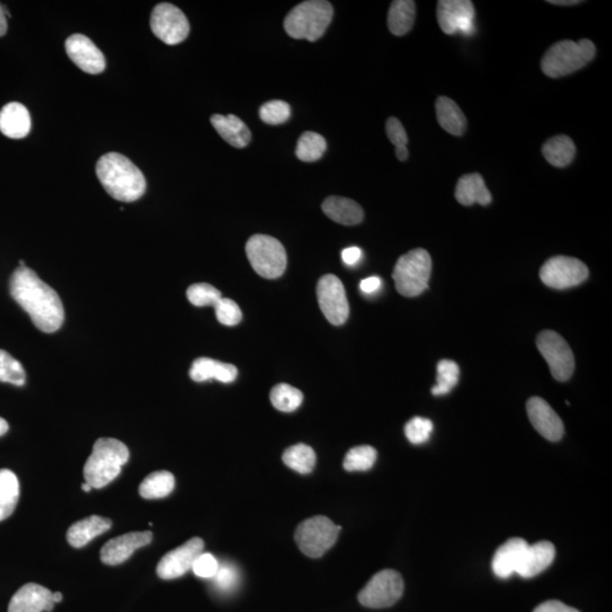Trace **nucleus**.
Listing matches in <instances>:
<instances>
[{"instance_id":"48","label":"nucleus","mask_w":612,"mask_h":612,"mask_svg":"<svg viewBox=\"0 0 612 612\" xmlns=\"http://www.w3.org/2000/svg\"><path fill=\"white\" fill-rule=\"evenodd\" d=\"M382 287V279L379 277H369L362 281L360 288L364 294H374Z\"/></svg>"},{"instance_id":"52","label":"nucleus","mask_w":612,"mask_h":612,"mask_svg":"<svg viewBox=\"0 0 612 612\" xmlns=\"http://www.w3.org/2000/svg\"><path fill=\"white\" fill-rule=\"evenodd\" d=\"M52 600H54L55 603L60 602L63 600V594L60 592L52 593Z\"/></svg>"},{"instance_id":"17","label":"nucleus","mask_w":612,"mask_h":612,"mask_svg":"<svg viewBox=\"0 0 612 612\" xmlns=\"http://www.w3.org/2000/svg\"><path fill=\"white\" fill-rule=\"evenodd\" d=\"M528 418L542 436L549 441H559L562 438L563 423L554 409L540 397H532L526 405Z\"/></svg>"},{"instance_id":"4","label":"nucleus","mask_w":612,"mask_h":612,"mask_svg":"<svg viewBox=\"0 0 612 612\" xmlns=\"http://www.w3.org/2000/svg\"><path fill=\"white\" fill-rule=\"evenodd\" d=\"M334 17V8L326 0H308L288 13L284 28L292 39L317 41L325 34Z\"/></svg>"},{"instance_id":"12","label":"nucleus","mask_w":612,"mask_h":612,"mask_svg":"<svg viewBox=\"0 0 612 612\" xmlns=\"http://www.w3.org/2000/svg\"><path fill=\"white\" fill-rule=\"evenodd\" d=\"M150 25L152 32L159 40L175 46L189 37L190 23L178 7L161 3L152 11Z\"/></svg>"},{"instance_id":"35","label":"nucleus","mask_w":612,"mask_h":612,"mask_svg":"<svg viewBox=\"0 0 612 612\" xmlns=\"http://www.w3.org/2000/svg\"><path fill=\"white\" fill-rule=\"evenodd\" d=\"M270 400L274 409L281 412L292 413L303 403V393L290 384L281 383L271 391Z\"/></svg>"},{"instance_id":"34","label":"nucleus","mask_w":612,"mask_h":612,"mask_svg":"<svg viewBox=\"0 0 612 612\" xmlns=\"http://www.w3.org/2000/svg\"><path fill=\"white\" fill-rule=\"evenodd\" d=\"M327 150V141L322 135L316 132H305L301 135L296 147V157L304 163H314L322 158Z\"/></svg>"},{"instance_id":"37","label":"nucleus","mask_w":612,"mask_h":612,"mask_svg":"<svg viewBox=\"0 0 612 612\" xmlns=\"http://www.w3.org/2000/svg\"><path fill=\"white\" fill-rule=\"evenodd\" d=\"M436 384L432 388L435 396L447 395L453 391L459 380V366L450 360H441L436 366Z\"/></svg>"},{"instance_id":"40","label":"nucleus","mask_w":612,"mask_h":612,"mask_svg":"<svg viewBox=\"0 0 612 612\" xmlns=\"http://www.w3.org/2000/svg\"><path fill=\"white\" fill-rule=\"evenodd\" d=\"M187 299L195 306H214L221 300V292L210 284H194L186 292Z\"/></svg>"},{"instance_id":"14","label":"nucleus","mask_w":612,"mask_h":612,"mask_svg":"<svg viewBox=\"0 0 612 612\" xmlns=\"http://www.w3.org/2000/svg\"><path fill=\"white\" fill-rule=\"evenodd\" d=\"M475 11L470 0H440L436 19L446 34H471L474 29Z\"/></svg>"},{"instance_id":"28","label":"nucleus","mask_w":612,"mask_h":612,"mask_svg":"<svg viewBox=\"0 0 612 612\" xmlns=\"http://www.w3.org/2000/svg\"><path fill=\"white\" fill-rule=\"evenodd\" d=\"M436 118L446 132L461 137L466 130V117L454 100L448 97H440L436 103Z\"/></svg>"},{"instance_id":"42","label":"nucleus","mask_w":612,"mask_h":612,"mask_svg":"<svg viewBox=\"0 0 612 612\" xmlns=\"http://www.w3.org/2000/svg\"><path fill=\"white\" fill-rule=\"evenodd\" d=\"M434 431V423L428 418L415 417L406 423L405 435L410 443L422 445L430 439Z\"/></svg>"},{"instance_id":"53","label":"nucleus","mask_w":612,"mask_h":612,"mask_svg":"<svg viewBox=\"0 0 612 612\" xmlns=\"http://www.w3.org/2000/svg\"><path fill=\"white\" fill-rule=\"evenodd\" d=\"M82 489H83V491H85V492H90L91 490L94 489V488H92L89 483L85 482V483L82 484Z\"/></svg>"},{"instance_id":"29","label":"nucleus","mask_w":612,"mask_h":612,"mask_svg":"<svg viewBox=\"0 0 612 612\" xmlns=\"http://www.w3.org/2000/svg\"><path fill=\"white\" fill-rule=\"evenodd\" d=\"M417 4L412 0H396L392 2L388 12V28L393 36L401 37L412 30Z\"/></svg>"},{"instance_id":"20","label":"nucleus","mask_w":612,"mask_h":612,"mask_svg":"<svg viewBox=\"0 0 612 612\" xmlns=\"http://www.w3.org/2000/svg\"><path fill=\"white\" fill-rule=\"evenodd\" d=\"M528 544L526 540L514 537L505 542L496 551L492 559V571L500 579H509L518 571Z\"/></svg>"},{"instance_id":"39","label":"nucleus","mask_w":612,"mask_h":612,"mask_svg":"<svg viewBox=\"0 0 612 612\" xmlns=\"http://www.w3.org/2000/svg\"><path fill=\"white\" fill-rule=\"evenodd\" d=\"M386 133L393 146L398 160L405 161L409 158V138L403 124L396 117H391L386 122Z\"/></svg>"},{"instance_id":"51","label":"nucleus","mask_w":612,"mask_h":612,"mask_svg":"<svg viewBox=\"0 0 612 612\" xmlns=\"http://www.w3.org/2000/svg\"><path fill=\"white\" fill-rule=\"evenodd\" d=\"M8 428H10V426H8L6 419L0 418V436H5Z\"/></svg>"},{"instance_id":"22","label":"nucleus","mask_w":612,"mask_h":612,"mask_svg":"<svg viewBox=\"0 0 612 612\" xmlns=\"http://www.w3.org/2000/svg\"><path fill=\"white\" fill-rule=\"evenodd\" d=\"M31 126V116L28 109L20 103H10L0 111V132L5 137L14 140L28 137Z\"/></svg>"},{"instance_id":"30","label":"nucleus","mask_w":612,"mask_h":612,"mask_svg":"<svg viewBox=\"0 0 612 612\" xmlns=\"http://www.w3.org/2000/svg\"><path fill=\"white\" fill-rule=\"evenodd\" d=\"M576 148L567 135H557L548 140L542 147V155L550 165L563 168L574 160Z\"/></svg>"},{"instance_id":"18","label":"nucleus","mask_w":612,"mask_h":612,"mask_svg":"<svg viewBox=\"0 0 612 612\" xmlns=\"http://www.w3.org/2000/svg\"><path fill=\"white\" fill-rule=\"evenodd\" d=\"M152 541V533L146 532H132L128 535L115 537L108 541L103 546L100 558L102 562L109 566L121 565L132 556L135 550L142 548L150 544Z\"/></svg>"},{"instance_id":"23","label":"nucleus","mask_w":612,"mask_h":612,"mask_svg":"<svg viewBox=\"0 0 612 612\" xmlns=\"http://www.w3.org/2000/svg\"><path fill=\"white\" fill-rule=\"evenodd\" d=\"M238 367L235 365L209 357L196 358L190 370V377L195 382L214 379L220 382L231 383L238 378Z\"/></svg>"},{"instance_id":"49","label":"nucleus","mask_w":612,"mask_h":612,"mask_svg":"<svg viewBox=\"0 0 612 612\" xmlns=\"http://www.w3.org/2000/svg\"><path fill=\"white\" fill-rule=\"evenodd\" d=\"M7 32V17L5 15V7L0 4V37L5 36Z\"/></svg>"},{"instance_id":"26","label":"nucleus","mask_w":612,"mask_h":612,"mask_svg":"<svg viewBox=\"0 0 612 612\" xmlns=\"http://www.w3.org/2000/svg\"><path fill=\"white\" fill-rule=\"evenodd\" d=\"M322 210L331 220L345 226L358 225L364 218L360 204L342 196H329L322 203Z\"/></svg>"},{"instance_id":"3","label":"nucleus","mask_w":612,"mask_h":612,"mask_svg":"<svg viewBox=\"0 0 612 612\" xmlns=\"http://www.w3.org/2000/svg\"><path fill=\"white\" fill-rule=\"evenodd\" d=\"M129 458L130 450L122 441L113 438L98 439L83 471L86 482L94 489L106 487L121 474L122 467L128 463Z\"/></svg>"},{"instance_id":"36","label":"nucleus","mask_w":612,"mask_h":612,"mask_svg":"<svg viewBox=\"0 0 612 612\" xmlns=\"http://www.w3.org/2000/svg\"><path fill=\"white\" fill-rule=\"evenodd\" d=\"M377 450L371 446L352 448L344 459V469L348 472H364L373 469L377 461Z\"/></svg>"},{"instance_id":"6","label":"nucleus","mask_w":612,"mask_h":612,"mask_svg":"<svg viewBox=\"0 0 612 612\" xmlns=\"http://www.w3.org/2000/svg\"><path fill=\"white\" fill-rule=\"evenodd\" d=\"M432 260L423 248L406 253L398 259L393 269L392 278L396 290L406 297L421 295L430 281Z\"/></svg>"},{"instance_id":"27","label":"nucleus","mask_w":612,"mask_h":612,"mask_svg":"<svg viewBox=\"0 0 612 612\" xmlns=\"http://www.w3.org/2000/svg\"><path fill=\"white\" fill-rule=\"evenodd\" d=\"M454 198L463 205H488L492 201V195L480 174H467L459 178Z\"/></svg>"},{"instance_id":"46","label":"nucleus","mask_w":612,"mask_h":612,"mask_svg":"<svg viewBox=\"0 0 612 612\" xmlns=\"http://www.w3.org/2000/svg\"><path fill=\"white\" fill-rule=\"evenodd\" d=\"M533 612H580L575 608L565 605L561 601H546L537 606Z\"/></svg>"},{"instance_id":"2","label":"nucleus","mask_w":612,"mask_h":612,"mask_svg":"<svg viewBox=\"0 0 612 612\" xmlns=\"http://www.w3.org/2000/svg\"><path fill=\"white\" fill-rule=\"evenodd\" d=\"M95 172L107 194L121 202H134L146 194L147 181L141 170L121 153L103 156Z\"/></svg>"},{"instance_id":"24","label":"nucleus","mask_w":612,"mask_h":612,"mask_svg":"<svg viewBox=\"0 0 612 612\" xmlns=\"http://www.w3.org/2000/svg\"><path fill=\"white\" fill-rule=\"evenodd\" d=\"M212 124L218 134L231 147L243 148L251 142L250 129L238 116L216 113L212 117Z\"/></svg>"},{"instance_id":"44","label":"nucleus","mask_w":612,"mask_h":612,"mask_svg":"<svg viewBox=\"0 0 612 612\" xmlns=\"http://www.w3.org/2000/svg\"><path fill=\"white\" fill-rule=\"evenodd\" d=\"M214 585L221 592H230L238 584L239 576L238 572L233 565H229V563H224V565H220L218 568L217 574L214 575L213 579Z\"/></svg>"},{"instance_id":"47","label":"nucleus","mask_w":612,"mask_h":612,"mask_svg":"<svg viewBox=\"0 0 612 612\" xmlns=\"http://www.w3.org/2000/svg\"><path fill=\"white\" fill-rule=\"evenodd\" d=\"M342 257L345 265L356 266L362 259V250L356 247L345 248Z\"/></svg>"},{"instance_id":"43","label":"nucleus","mask_w":612,"mask_h":612,"mask_svg":"<svg viewBox=\"0 0 612 612\" xmlns=\"http://www.w3.org/2000/svg\"><path fill=\"white\" fill-rule=\"evenodd\" d=\"M213 308L214 311H216L218 321L221 325L233 327L238 325L240 320H242V311H240L239 306L233 300L221 297V300Z\"/></svg>"},{"instance_id":"11","label":"nucleus","mask_w":612,"mask_h":612,"mask_svg":"<svg viewBox=\"0 0 612 612\" xmlns=\"http://www.w3.org/2000/svg\"><path fill=\"white\" fill-rule=\"evenodd\" d=\"M588 277V266L570 256L551 257L540 270L541 281L554 290H567L580 285Z\"/></svg>"},{"instance_id":"25","label":"nucleus","mask_w":612,"mask_h":612,"mask_svg":"<svg viewBox=\"0 0 612 612\" xmlns=\"http://www.w3.org/2000/svg\"><path fill=\"white\" fill-rule=\"evenodd\" d=\"M112 522L111 519L102 518V516H90L78 522L74 523L68 531V544L74 548H82L89 544L94 537L102 536L103 533L111 530Z\"/></svg>"},{"instance_id":"21","label":"nucleus","mask_w":612,"mask_h":612,"mask_svg":"<svg viewBox=\"0 0 612 612\" xmlns=\"http://www.w3.org/2000/svg\"><path fill=\"white\" fill-rule=\"evenodd\" d=\"M554 557H556V548L549 541L528 544L516 574L523 579H532L544 572L554 562Z\"/></svg>"},{"instance_id":"38","label":"nucleus","mask_w":612,"mask_h":612,"mask_svg":"<svg viewBox=\"0 0 612 612\" xmlns=\"http://www.w3.org/2000/svg\"><path fill=\"white\" fill-rule=\"evenodd\" d=\"M26 374L23 365L10 353L0 349V382L15 384L17 387L24 386Z\"/></svg>"},{"instance_id":"1","label":"nucleus","mask_w":612,"mask_h":612,"mask_svg":"<svg viewBox=\"0 0 612 612\" xmlns=\"http://www.w3.org/2000/svg\"><path fill=\"white\" fill-rule=\"evenodd\" d=\"M10 292L39 330L51 334L63 326V302L54 288L42 282L32 269L19 266L12 274Z\"/></svg>"},{"instance_id":"32","label":"nucleus","mask_w":612,"mask_h":612,"mask_svg":"<svg viewBox=\"0 0 612 612\" xmlns=\"http://www.w3.org/2000/svg\"><path fill=\"white\" fill-rule=\"evenodd\" d=\"M174 488V475L168 471H157L144 479L139 492L144 500H160L169 496Z\"/></svg>"},{"instance_id":"41","label":"nucleus","mask_w":612,"mask_h":612,"mask_svg":"<svg viewBox=\"0 0 612 612\" xmlns=\"http://www.w3.org/2000/svg\"><path fill=\"white\" fill-rule=\"evenodd\" d=\"M291 106L283 100H273V102L262 104L260 108V118L269 125H281L291 118Z\"/></svg>"},{"instance_id":"54","label":"nucleus","mask_w":612,"mask_h":612,"mask_svg":"<svg viewBox=\"0 0 612 612\" xmlns=\"http://www.w3.org/2000/svg\"><path fill=\"white\" fill-rule=\"evenodd\" d=\"M20 266H26L25 262L23 260L20 261Z\"/></svg>"},{"instance_id":"7","label":"nucleus","mask_w":612,"mask_h":612,"mask_svg":"<svg viewBox=\"0 0 612 612\" xmlns=\"http://www.w3.org/2000/svg\"><path fill=\"white\" fill-rule=\"evenodd\" d=\"M247 256L252 268L266 279L281 277L287 266L285 248L268 235L252 236L247 243Z\"/></svg>"},{"instance_id":"50","label":"nucleus","mask_w":612,"mask_h":612,"mask_svg":"<svg viewBox=\"0 0 612 612\" xmlns=\"http://www.w3.org/2000/svg\"><path fill=\"white\" fill-rule=\"evenodd\" d=\"M549 4L557 6H574L579 5L580 0H550Z\"/></svg>"},{"instance_id":"5","label":"nucleus","mask_w":612,"mask_h":612,"mask_svg":"<svg viewBox=\"0 0 612 612\" xmlns=\"http://www.w3.org/2000/svg\"><path fill=\"white\" fill-rule=\"evenodd\" d=\"M596 46L588 39L554 43L541 61L542 72L549 77H562L580 71L596 56Z\"/></svg>"},{"instance_id":"45","label":"nucleus","mask_w":612,"mask_h":612,"mask_svg":"<svg viewBox=\"0 0 612 612\" xmlns=\"http://www.w3.org/2000/svg\"><path fill=\"white\" fill-rule=\"evenodd\" d=\"M218 568H220V562H218L217 559L212 554L202 553L196 558L192 571L201 579L208 580L213 579L214 575L217 574Z\"/></svg>"},{"instance_id":"15","label":"nucleus","mask_w":612,"mask_h":612,"mask_svg":"<svg viewBox=\"0 0 612 612\" xmlns=\"http://www.w3.org/2000/svg\"><path fill=\"white\" fill-rule=\"evenodd\" d=\"M204 542L200 537H194L177 549L166 554L157 567V574L163 580L178 579L192 571L196 558L203 553Z\"/></svg>"},{"instance_id":"13","label":"nucleus","mask_w":612,"mask_h":612,"mask_svg":"<svg viewBox=\"0 0 612 612\" xmlns=\"http://www.w3.org/2000/svg\"><path fill=\"white\" fill-rule=\"evenodd\" d=\"M319 305L327 320L334 326H342L349 316V304L343 283L334 274L320 278L317 286Z\"/></svg>"},{"instance_id":"19","label":"nucleus","mask_w":612,"mask_h":612,"mask_svg":"<svg viewBox=\"0 0 612 612\" xmlns=\"http://www.w3.org/2000/svg\"><path fill=\"white\" fill-rule=\"evenodd\" d=\"M55 602L52 593L41 585L29 583L22 587L11 598L8 612H50Z\"/></svg>"},{"instance_id":"9","label":"nucleus","mask_w":612,"mask_h":612,"mask_svg":"<svg viewBox=\"0 0 612 612\" xmlns=\"http://www.w3.org/2000/svg\"><path fill=\"white\" fill-rule=\"evenodd\" d=\"M404 592L403 577L392 570H384L375 574L358 594L361 605L382 609L395 605Z\"/></svg>"},{"instance_id":"10","label":"nucleus","mask_w":612,"mask_h":612,"mask_svg":"<svg viewBox=\"0 0 612 612\" xmlns=\"http://www.w3.org/2000/svg\"><path fill=\"white\" fill-rule=\"evenodd\" d=\"M536 345L553 377L558 382H567L574 373L575 358L566 340L556 331L545 330L537 336Z\"/></svg>"},{"instance_id":"8","label":"nucleus","mask_w":612,"mask_h":612,"mask_svg":"<svg viewBox=\"0 0 612 612\" xmlns=\"http://www.w3.org/2000/svg\"><path fill=\"white\" fill-rule=\"evenodd\" d=\"M342 527L326 516H313L302 522L295 531V541L302 553L320 558L335 545Z\"/></svg>"},{"instance_id":"33","label":"nucleus","mask_w":612,"mask_h":612,"mask_svg":"<svg viewBox=\"0 0 612 612\" xmlns=\"http://www.w3.org/2000/svg\"><path fill=\"white\" fill-rule=\"evenodd\" d=\"M283 461L297 473L309 474L316 466L317 454L310 446L297 444L285 450L283 454Z\"/></svg>"},{"instance_id":"16","label":"nucleus","mask_w":612,"mask_h":612,"mask_svg":"<svg viewBox=\"0 0 612 612\" xmlns=\"http://www.w3.org/2000/svg\"><path fill=\"white\" fill-rule=\"evenodd\" d=\"M65 48L69 59L83 72L100 74L106 68V58L102 50L83 34H73L65 43Z\"/></svg>"},{"instance_id":"31","label":"nucleus","mask_w":612,"mask_h":612,"mask_svg":"<svg viewBox=\"0 0 612 612\" xmlns=\"http://www.w3.org/2000/svg\"><path fill=\"white\" fill-rule=\"evenodd\" d=\"M20 500V483L14 472L0 470V522L14 513Z\"/></svg>"}]
</instances>
